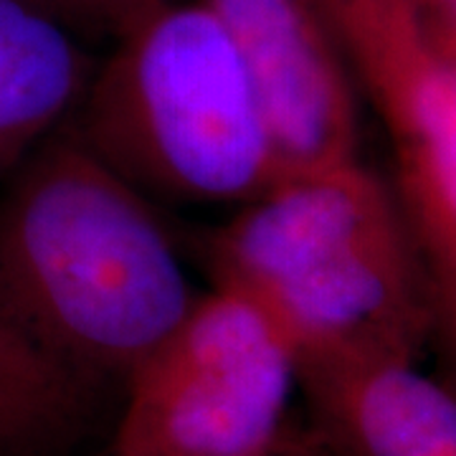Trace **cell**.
Returning a JSON list of instances; mask_svg holds the SVG:
<instances>
[{"label":"cell","mask_w":456,"mask_h":456,"mask_svg":"<svg viewBox=\"0 0 456 456\" xmlns=\"http://www.w3.org/2000/svg\"><path fill=\"white\" fill-rule=\"evenodd\" d=\"M244 61L287 173L360 158L355 84L322 0H203Z\"/></svg>","instance_id":"cell-6"},{"label":"cell","mask_w":456,"mask_h":456,"mask_svg":"<svg viewBox=\"0 0 456 456\" xmlns=\"http://www.w3.org/2000/svg\"><path fill=\"white\" fill-rule=\"evenodd\" d=\"M274 456H330L325 452V446L317 441L314 434L310 436H305V439H287V434H284V439L277 446V452Z\"/></svg>","instance_id":"cell-12"},{"label":"cell","mask_w":456,"mask_h":456,"mask_svg":"<svg viewBox=\"0 0 456 456\" xmlns=\"http://www.w3.org/2000/svg\"><path fill=\"white\" fill-rule=\"evenodd\" d=\"M33 5L61 18L66 26L79 28H107L122 33L134 18L155 0H28Z\"/></svg>","instance_id":"cell-10"},{"label":"cell","mask_w":456,"mask_h":456,"mask_svg":"<svg viewBox=\"0 0 456 456\" xmlns=\"http://www.w3.org/2000/svg\"><path fill=\"white\" fill-rule=\"evenodd\" d=\"M393 152V196L424 277L431 338L456 388V71L426 46L408 0H322Z\"/></svg>","instance_id":"cell-5"},{"label":"cell","mask_w":456,"mask_h":456,"mask_svg":"<svg viewBox=\"0 0 456 456\" xmlns=\"http://www.w3.org/2000/svg\"><path fill=\"white\" fill-rule=\"evenodd\" d=\"M125 383L114 456H274L297 353L254 302L213 287Z\"/></svg>","instance_id":"cell-4"},{"label":"cell","mask_w":456,"mask_h":456,"mask_svg":"<svg viewBox=\"0 0 456 456\" xmlns=\"http://www.w3.org/2000/svg\"><path fill=\"white\" fill-rule=\"evenodd\" d=\"M198 292L158 206L64 125L0 193V317L84 383L122 378Z\"/></svg>","instance_id":"cell-1"},{"label":"cell","mask_w":456,"mask_h":456,"mask_svg":"<svg viewBox=\"0 0 456 456\" xmlns=\"http://www.w3.org/2000/svg\"><path fill=\"white\" fill-rule=\"evenodd\" d=\"M297 391L330 456H456V388L416 355L338 345L297 358Z\"/></svg>","instance_id":"cell-7"},{"label":"cell","mask_w":456,"mask_h":456,"mask_svg":"<svg viewBox=\"0 0 456 456\" xmlns=\"http://www.w3.org/2000/svg\"><path fill=\"white\" fill-rule=\"evenodd\" d=\"M213 287L254 302L302 353L373 345L419 355L424 277L391 185L360 158L287 173L203 239Z\"/></svg>","instance_id":"cell-2"},{"label":"cell","mask_w":456,"mask_h":456,"mask_svg":"<svg viewBox=\"0 0 456 456\" xmlns=\"http://www.w3.org/2000/svg\"><path fill=\"white\" fill-rule=\"evenodd\" d=\"M89 79L71 26L28 0H0V183L64 127Z\"/></svg>","instance_id":"cell-8"},{"label":"cell","mask_w":456,"mask_h":456,"mask_svg":"<svg viewBox=\"0 0 456 456\" xmlns=\"http://www.w3.org/2000/svg\"><path fill=\"white\" fill-rule=\"evenodd\" d=\"M66 125L155 206H241L284 167L244 61L203 0H155Z\"/></svg>","instance_id":"cell-3"},{"label":"cell","mask_w":456,"mask_h":456,"mask_svg":"<svg viewBox=\"0 0 456 456\" xmlns=\"http://www.w3.org/2000/svg\"><path fill=\"white\" fill-rule=\"evenodd\" d=\"M431 53L456 71V0H408Z\"/></svg>","instance_id":"cell-11"},{"label":"cell","mask_w":456,"mask_h":456,"mask_svg":"<svg viewBox=\"0 0 456 456\" xmlns=\"http://www.w3.org/2000/svg\"><path fill=\"white\" fill-rule=\"evenodd\" d=\"M86 386L0 317V456H49L79 431Z\"/></svg>","instance_id":"cell-9"}]
</instances>
